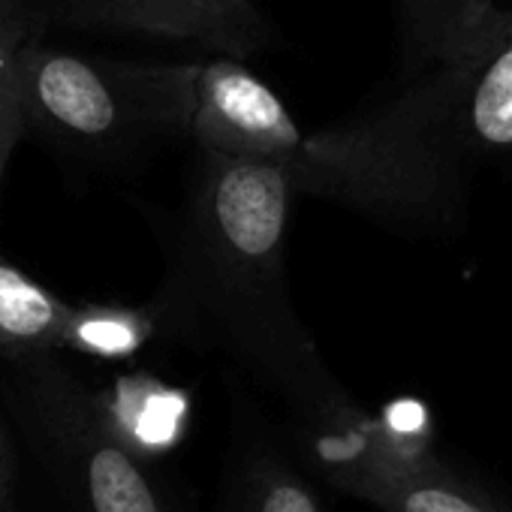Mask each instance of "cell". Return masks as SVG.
Segmentation results:
<instances>
[{
    "label": "cell",
    "mask_w": 512,
    "mask_h": 512,
    "mask_svg": "<svg viewBox=\"0 0 512 512\" xmlns=\"http://www.w3.org/2000/svg\"><path fill=\"white\" fill-rule=\"evenodd\" d=\"M157 308H118V305H82L70 311L58 353H79L91 359H130L160 329Z\"/></svg>",
    "instance_id": "cell-11"
},
{
    "label": "cell",
    "mask_w": 512,
    "mask_h": 512,
    "mask_svg": "<svg viewBox=\"0 0 512 512\" xmlns=\"http://www.w3.org/2000/svg\"><path fill=\"white\" fill-rule=\"evenodd\" d=\"M178 136L232 160L287 172L296 193L338 199L371 214H422L443 205L452 169L416 115L383 118L308 136L284 100L235 58L166 64Z\"/></svg>",
    "instance_id": "cell-2"
},
{
    "label": "cell",
    "mask_w": 512,
    "mask_h": 512,
    "mask_svg": "<svg viewBox=\"0 0 512 512\" xmlns=\"http://www.w3.org/2000/svg\"><path fill=\"white\" fill-rule=\"evenodd\" d=\"M58 353L13 368V401L37 458L76 512H187L175 491L106 422L88 389Z\"/></svg>",
    "instance_id": "cell-3"
},
{
    "label": "cell",
    "mask_w": 512,
    "mask_h": 512,
    "mask_svg": "<svg viewBox=\"0 0 512 512\" xmlns=\"http://www.w3.org/2000/svg\"><path fill=\"white\" fill-rule=\"evenodd\" d=\"M13 482H16V449L4 422H0V488L13 491Z\"/></svg>",
    "instance_id": "cell-15"
},
{
    "label": "cell",
    "mask_w": 512,
    "mask_h": 512,
    "mask_svg": "<svg viewBox=\"0 0 512 512\" xmlns=\"http://www.w3.org/2000/svg\"><path fill=\"white\" fill-rule=\"evenodd\" d=\"M70 311V302L34 281L25 269L0 260V359L4 362L58 353Z\"/></svg>",
    "instance_id": "cell-9"
},
{
    "label": "cell",
    "mask_w": 512,
    "mask_h": 512,
    "mask_svg": "<svg viewBox=\"0 0 512 512\" xmlns=\"http://www.w3.org/2000/svg\"><path fill=\"white\" fill-rule=\"evenodd\" d=\"M317 473L380 512H512V503L446 464L437 452L401 455L371 428V413L344 407L308 428Z\"/></svg>",
    "instance_id": "cell-5"
},
{
    "label": "cell",
    "mask_w": 512,
    "mask_h": 512,
    "mask_svg": "<svg viewBox=\"0 0 512 512\" xmlns=\"http://www.w3.org/2000/svg\"><path fill=\"white\" fill-rule=\"evenodd\" d=\"M22 103L28 130L76 151H115L163 133L139 64L100 61L43 40L25 58Z\"/></svg>",
    "instance_id": "cell-4"
},
{
    "label": "cell",
    "mask_w": 512,
    "mask_h": 512,
    "mask_svg": "<svg viewBox=\"0 0 512 512\" xmlns=\"http://www.w3.org/2000/svg\"><path fill=\"white\" fill-rule=\"evenodd\" d=\"M181 238V269L157 305L160 323L232 356L281 395L305 428L353 401L302 326L284 275L296 196L284 169L202 151Z\"/></svg>",
    "instance_id": "cell-1"
},
{
    "label": "cell",
    "mask_w": 512,
    "mask_h": 512,
    "mask_svg": "<svg viewBox=\"0 0 512 512\" xmlns=\"http://www.w3.org/2000/svg\"><path fill=\"white\" fill-rule=\"evenodd\" d=\"M49 19L37 0H0V193L25 124V58L43 40Z\"/></svg>",
    "instance_id": "cell-10"
},
{
    "label": "cell",
    "mask_w": 512,
    "mask_h": 512,
    "mask_svg": "<svg viewBox=\"0 0 512 512\" xmlns=\"http://www.w3.org/2000/svg\"><path fill=\"white\" fill-rule=\"evenodd\" d=\"M374 434L401 455H428L437 452L434 416L419 398H395L380 413L371 416Z\"/></svg>",
    "instance_id": "cell-14"
},
{
    "label": "cell",
    "mask_w": 512,
    "mask_h": 512,
    "mask_svg": "<svg viewBox=\"0 0 512 512\" xmlns=\"http://www.w3.org/2000/svg\"><path fill=\"white\" fill-rule=\"evenodd\" d=\"M467 130L479 145L512 148V22L467 97Z\"/></svg>",
    "instance_id": "cell-12"
},
{
    "label": "cell",
    "mask_w": 512,
    "mask_h": 512,
    "mask_svg": "<svg viewBox=\"0 0 512 512\" xmlns=\"http://www.w3.org/2000/svg\"><path fill=\"white\" fill-rule=\"evenodd\" d=\"M94 398L109 428L151 464L175 452L190 434V395L151 374L121 377L115 380V386L94 392Z\"/></svg>",
    "instance_id": "cell-8"
},
{
    "label": "cell",
    "mask_w": 512,
    "mask_h": 512,
    "mask_svg": "<svg viewBox=\"0 0 512 512\" xmlns=\"http://www.w3.org/2000/svg\"><path fill=\"white\" fill-rule=\"evenodd\" d=\"M46 19L190 40L226 58L256 55L269 25L247 0H37Z\"/></svg>",
    "instance_id": "cell-6"
},
{
    "label": "cell",
    "mask_w": 512,
    "mask_h": 512,
    "mask_svg": "<svg viewBox=\"0 0 512 512\" xmlns=\"http://www.w3.org/2000/svg\"><path fill=\"white\" fill-rule=\"evenodd\" d=\"M217 512H326L305 470L275 431L253 422L241 404L217 485Z\"/></svg>",
    "instance_id": "cell-7"
},
{
    "label": "cell",
    "mask_w": 512,
    "mask_h": 512,
    "mask_svg": "<svg viewBox=\"0 0 512 512\" xmlns=\"http://www.w3.org/2000/svg\"><path fill=\"white\" fill-rule=\"evenodd\" d=\"M10 497H13V491L0 488V512H10Z\"/></svg>",
    "instance_id": "cell-16"
},
{
    "label": "cell",
    "mask_w": 512,
    "mask_h": 512,
    "mask_svg": "<svg viewBox=\"0 0 512 512\" xmlns=\"http://www.w3.org/2000/svg\"><path fill=\"white\" fill-rule=\"evenodd\" d=\"M410 34L428 46L437 49V55H446L452 46H464L467 34L476 31V25L485 19L488 4L482 0H404Z\"/></svg>",
    "instance_id": "cell-13"
}]
</instances>
